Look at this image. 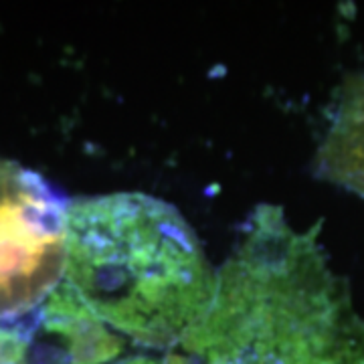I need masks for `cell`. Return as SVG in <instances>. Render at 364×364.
<instances>
[{
	"mask_svg": "<svg viewBox=\"0 0 364 364\" xmlns=\"http://www.w3.org/2000/svg\"><path fill=\"white\" fill-rule=\"evenodd\" d=\"M318 231L279 205L253 208L208 308L162 364H364V318Z\"/></svg>",
	"mask_w": 364,
	"mask_h": 364,
	"instance_id": "cell-1",
	"label": "cell"
},
{
	"mask_svg": "<svg viewBox=\"0 0 364 364\" xmlns=\"http://www.w3.org/2000/svg\"><path fill=\"white\" fill-rule=\"evenodd\" d=\"M63 286L119 338L168 352L208 308L217 269L178 208L107 193L69 200Z\"/></svg>",
	"mask_w": 364,
	"mask_h": 364,
	"instance_id": "cell-2",
	"label": "cell"
},
{
	"mask_svg": "<svg viewBox=\"0 0 364 364\" xmlns=\"http://www.w3.org/2000/svg\"><path fill=\"white\" fill-rule=\"evenodd\" d=\"M67 208L41 174L0 158V324L39 310L63 284Z\"/></svg>",
	"mask_w": 364,
	"mask_h": 364,
	"instance_id": "cell-3",
	"label": "cell"
},
{
	"mask_svg": "<svg viewBox=\"0 0 364 364\" xmlns=\"http://www.w3.org/2000/svg\"><path fill=\"white\" fill-rule=\"evenodd\" d=\"M122 350L124 338L63 284L39 310L0 324V364H112Z\"/></svg>",
	"mask_w": 364,
	"mask_h": 364,
	"instance_id": "cell-4",
	"label": "cell"
},
{
	"mask_svg": "<svg viewBox=\"0 0 364 364\" xmlns=\"http://www.w3.org/2000/svg\"><path fill=\"white\" fill-rule=\"evenodd\" d=\"M314 170L364 200V73H350L334 91Z\"/></svg>",
	"mask_w": 364,
	"mask_h": 364,
	"instance_id": "cell-5",
	"label": "cell"
},
{
	"mask_svg": "<svg viewBox=\"0 0 364 364\" xmlns=\"http://www.w3.org/2000/svg\"><path fill=\"white\" fill-rule=\"evenodd\" d=\"M112 364H162V360H158L156 356H148V354H136L130 358H124V360H117Z\"/></svg>",
	"mask_w": 364,
	"mask_h": 364,
	"instance_id": "cell-6",
	"label": "cell"
}]
</instances>
